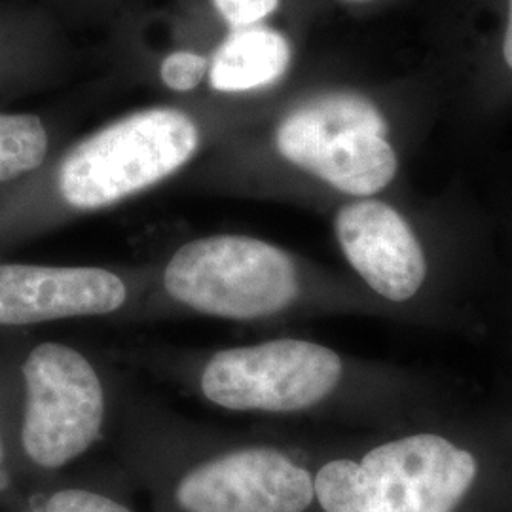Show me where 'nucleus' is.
Here are the masks:
<instances>
[{"mask_svg":"<svg viewBox=\"0 0 512 512\" xmlns=\"http://www.w3.org/2000/svg\"><path fill=\"white\" fill-rule=\"evenodd\" d=\"M311 467L317 512H463L480 478L475 452L435 431L404 433Z\"/></svg>","mask_w":512,"mask_h":512,"instance_id":"1","label":"nucleus"},{"mask_svg":"<svg viewBox=\"0 0 512 512\" xmlns=\"http://www.w3.org/2000/svg\"><path fill=\"white\" fill-rule=\"evenodd\" d=\"M198 148L200 129L183 110H137L97 129L65 156L59 192L74 209L110 207L183 169Z\"/></svg>","mask_w":512,"mask_h":512,"instance_id":"2","label":"nucleus"},{"mask_svg":"<svg viewBox=\"0 0 512 512\" xmlns=\"http://www.w3.org/2000/svg\"><path fill=\"white\" fill-rule=\"evenodd\" d=\"M164 287L186 308L230 321L274 317L302 293L293 256L270 241L241 234L184 243L165 266Z\"/></svg>","mask_w":512,"mask_h":512,"instance_id":"3","label":"nucleus"},{"mask_svg":"<svg viewBox=\"0 0 512 512\" xmlns=\"http://www.w3.org/2000/svg\"><path fill=\"white\" fill-rule=\"evenodd\" d=\"M275 147L289 164L355 198L382 192L399 171L387 120L361 93H323L291 110Z\"/></svg>","mask_w":512,"mask_h":512,"instance_id":"4","label":"nucleus"},{"mask_svg":"<svg viewBox=\"0 0 512 512\" xmlns=\"http://www.w3.org/2000/svg\"><path fill=\"white\" fill-rule=\"evenodd\" d=\"M338 351L302 340L275 338L220 349L203 368L209 403L232 412L298 414L325 403L344 380Z\"/></svg>","mask_w":512,"mask_h":512,"instance_id":"5","label":"nucleus"},{"mask_svg":"<svg viewBox=\"0 0 512 512\" xmlns=\"http://www.w3.org/2000/svg\"><path fill=\"white\" fill-rule=\"evenodd\" d=\"M27 404L21 442L38 467L59 469L101 437L105 393L92 363L74 348L46 342L23 366Z\"/></svg>","mask_w":512,"mask_h":512,"instance_id":"6","label":"nucleus"},{"mask_svg":"<svg viewBox=\"0 0 512 512\" xmlns=\"http://www.w3.org/2000/svg\"><path fill=\"white\" fill-rule=\"evenodd\" d=\"M179 512H317L313 467L274 444H247L188 467L171 490Z\"/></svg>","mask_w":512,"mask_h":512,"instance_id":"7","label":"nucleus"},{"mask_svg":"<svg viewBox=\"0 0 512 512\" xmlns=\"http://www.w3.org/2000/svg\"><path fill=\"white\" fill-rule=\"evenodd\" d=\"M334 234L355 274L387 302H408L425 285L423 245L393 205L374 198L346 203L336 213Z\"/></svg>","mask_w":512,"mask_h":512,"instance_id":"8","label":"nucleus"},{"mask_svg":"<svg viewBox=\"0 0 512 512\" xmlns=\"http://www.w3.org/2000/svg\"><path fill=\"white\" fill-rule=\"evenodd\" d=\"M126 300L122 277L103 268L0 264V325L105 315Z\"/></svg>","mask_w":512,"mask_h":512,"instance_id":"9","label":"nucleus"},{"mask_svg":"<svg viewBox=\"0 0 512 512\" xmlns=\"http://www.w3.org/2000/svg\"><path fill=\"white\" fill-rule=\"evenodd\" d=\"M291 65L287 38L270 27L234 29L211 59L209 82L217 92H251L277 82Z\"/></svg>","mask_w":512,"mask_h":512,"instance_id":"10","label":"nucleus"},{"mask_svg":"<svg viewBox=\"0 0 512 512\" xmlns=\"http://www.w3.org/2000/svg\"><path fill=\"white\" fill-rule=\"evenodd\" d=\"M48 147V131L37 114L0 112V183L35 171Z\"/></svg>","mask_w":512,"mask_h":512,"instance_id":"11","label":"nucleus"},{"mask_svg":"<svg viewBox=\"0 0 512 512\" xmlns=\"http://www.w3.org/2000/svg\"><path fill=\"white\" fill-rule=\"evenodd\" d=\"M209 67V59L203 55L179 50L162 61L160 78L173 92H192L200 86L205 74H209Z\"/></svg>","mask_w":512,"mask_h":512,"instance_id":"12","label":"nucleus"},{"mask_svg":"<svg viewBox=\"0 0 512 512\" xmlns=\"http://www.w3.org/2000/svg\"><path fill=\"white\" fill-rule=\"evenodd\" d=\"M29 512H131L126 505L110 499L107 495L90 490L69 488L50 495L42 505Z\"/></svg>","mask_w":512,"mask_h":512,"instance_id":"13","label":"nucleus"},{"mask_svg":"<svg viewBox=\"0 0 512 512\" xmlns=\"http://www.w3.org/2000/svg\"><path fill=\"white\" fill-rule=\"evenodd\" d=\"M213 6L228 25L247 29L275 12L279 0H213Z\"/></svg>","mask_w":512,"mask_h":512,"instance_id":"14","label":"nucleus"},{"mask_svg":"<svg viewBox=\"0 0 512 512\" xmlns=\"http://www.w3.org/2000/svg\"><path fill=\"white\" fill-rule=\"evenodd\" d=\"M501 57L505 67L512 73V0H507V19L501 38Z\"/></svg>","mask_w":512,"mask_h":512,"instance_id":"15","label":"nucleus"},{"mask_svg":"<svg viewBox=\"0 0 512 512\" xmlns=\"http://www.w3.org/2000/svg\"><path fill=\"white\" fill-rule=\"evenodd\" d=\"M340 2H346V4H363V2H370V0H340Z\"/></svg>","mask_w":512,"mask_h":512,"instance_id":"16","label":"nucleus"},{"mask_svg":"<svg viewBox=\"0 0 512 512\" xmlns=\"http://www.w3.org/2000/svg\"><path fill=\"white\" fill-rule=\"evenodd\" d=\"M0 461H2V446H0Z\"/></svg>","mask_w":512,"mask_h":512,"instance_id":"17","label":"nucleus"}]
</instances>
